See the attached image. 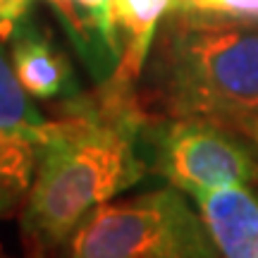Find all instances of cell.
<instances>
[{
  "label": "cell",
  "mask_w": 258,
  "mask_h": 258,
  "mask_svg": "<svg viewBox=\"0 0 258 258\" xmlns=\"http://www.w3.org/2000/svg\"><path fill=\"white\" fill-rule=\"evenodd\" d=\"M36 146L0 134V218L24 206L36 172Z\"/></svg>",
  "instance_id": "cell-10"
},
{
  "label": "cell",
  "mask_w": 258,
  "mask_h": 258,
  "mask_svg": "<svg viewBox=\"0 0 258 258\" xmlns=\"http://www.w3.org/2000/svg\"><path fill=\"white\" fill-rule=\"evenodd\" d=\"M172 10H196L218 17L258 22V0H179L172 5Z\"/></svg>",
  "instance_id": "cell-11"
},
{
  "label": "cell",
  "mask_w": 258,
  "mask_h": 258,
  "mask_svg": "<svg viewBox=\"0 0 258 258\" xmlns=\"http://www.w3.org/2000/svg\"><path fill=\"white\" fill-rule=\"evenodd\" d=\"M10 57L22 86L38 101H67L82 93L70 60L29 17L10 36Z\"/></svg>",
  "instance_id": "cell-5"
},
{
  "label": "cell",
  "mask_w": 258,
  "mask_h": 258,
  "mask_svg": "<svg viewBox=\"0 0 258 258\" xmlns=\"http://www.w3.org/2000/svg\"><path fill=\"white\" fill-rule=\"evenodd\" d=\"M31 0H0V41H10L19 22L29 17Z\"/></svg>",
  "instance_id": "cell-12"
},
{
  "label": "cell",
  "mask_w": 258,
  "mask_h": 258,
  "mask_svg": "<svg viewBox=\"0 0 258 258\" xmlns=\"http://www.w3.org/2000/svg\"><path fill=\"white\" fill-rule=\"evenodd\" d=\"M220 258H258V194L249 184L191 194Z\"/></svg>",
  "instance_id": "cell-6"
},
{
  "label": "cell",
  "mask_w": 258,
  "mask_h": 258,
  "mask_svg": "<svg viewBox=\"0 0 258 258\" xmlns=\"http://www.w3.org/2000/svg\"><path fill=\"white\" fill-rule=\"evenodd\" d=\"M225 124L239 129L241 134H246L253 144H258V117L256 115H249V117H230V120H225Z\"/></svg>",
  "instance_id": "cell-13"
},
{
  "label": "cell",
  "mask_w": 258,
  "mask_h": 258,
  "mask_svg": "<svg viewBox=\"0 0 258 258\" xmlns=\"http://www.w3.org/2000/svg\"><path fill=\"white\" fill-rule=\"evenodd\" d=\"M175 3H179V0H172V5H175Z\"/></svg>",
  "instance_id": "cell-15"
},
{
  "label": "cell",
  "mask_w": 258,
  "mask_h": 258,
  "mask_svg": "<svg viewBox=\"0 0 258 258\" xmlns=\"http://www.w3.org/2000/svg\"><path fill=\"white\" fill-rule=\"evenodd\" d=\"M0 258H8V256H5V253H3V251H0Z\"/></svg>",
  "instance_id": "cell-14"
},
{
  "label": "cell",
  "mask_w": 258,
  "mask_h": 258,
  "mask_svg": "<svg viewBox=\"0 0 258 258\" xmlns=\"http://www.w3.org/2000/svg\"><path fill=\"white\" fill-rule=\"evenodd\" d=\"M31 98L34 96L22 86L15 72L12 57H8L0 43V134L38 148L50 139L57 122L55 117H46Z\"/></svg>",
  "instance_id": "cell-9"
},
{
  "label": "cell",
  "mask_w": 258,
  "mask_h": 258,
  "mask_svg": "<svg viewBox=\"0 0 258 258\" xmlns=\"http://www.w3.org/2000/svg\"><path fill=\"white\" fill-rule=\"evenodd\" d=\"M62 258H220L199 211L175 186L108 201L84 218Z\"/></svg>",
  "instance_id": "cell-3"
},
{
  "label": "cell",
  "mask_w": 258,
  "mask_h": 258,
  "mask_svg": "<svg viewBox=\"0 0 258 258\" xmlns=\"http://www.w3.org/2000/svg\"><path fill=\"white\" fill-rule=\"evenodd\" d=\"M144 146L148 148V165L189 196L258 182V144L213 117L182 115L148 122Z\"/></svg>",
  "instance_id": "cell-4"
},
{
  "label": "cell",
  "mask_w": 258,
  "mask_h": 258,
  "mask_svg": "<svg viewBox=\"0 0 258 258\" xmlns=\"http://www.w3.org/2000/svg\"><path fill=\"white\" fill-rule=\"evenodd\" d=\"M62 22L74 50L96 82L110 79L122 57L120 34L110 17V0H46Z\"/></svg>",
  "instance_id": "cell-7"
},
{
  "label": "cell",
  "mask_w": 258,
  "mask_h": 258,
  "mask_svg": "<svg viewBox=\"0 0 258 258\" xmlns=\"http://www.w3.org/2000/svg\"><path fill=\"white\" fill-rule=\"evenodd\" d=\"M55 129L36 148V172L22 206V234L34 258L60 253L77 225L148 172L141 156L146 110L132 84L105 79L60 101Z\"/></svg>",
  "instance_id": "cell-1"
},
{
  "label": "cell",
  "mask_w": 258,
  "mask_h": 258,
  "mask_svg": "<svg viewBox=\"0 0 258 258\" xmlns=\"http://www.w3.org/2000/svg\"><path fill=\"white\" fill-rule=\"evenodd\" d=\"M170 10L172 0H110V17L122 43V57L112 79L137 84L156 43L158 24Z\"/></svg>",
  "instance_id": "cell-8"
},
{
  "label": "cell",
  "mask_w": 258,
  "mask_h": 258,
  "mask_svg": "<svg viewBox=\"0 0 258 258\" xmlns=\"http://www.w3.org/2000/svg\"><path fill=\"white\" fill-rule=\"evenodd\" d=\"M153 46L151 84L170 115L258 117V22L172 10Z\"/></svg>",
  "instance_id": "cell-2"
}]
</instances>
